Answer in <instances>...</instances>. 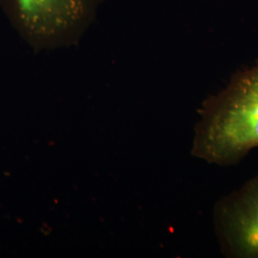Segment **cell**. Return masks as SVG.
I'll list each match as a JSON object with an SVG mask.
<instances>
[{
    "label": "cell",
    "mask_w": 258,
    "mask_h": 258,
    "mask_svg": "<svg viewBox=\"0 0 258 258\" xmlns=\"http://www.w3.org/2000/svg\"><path fill=\"white\" fill-rule=\"evenodd\" d=\"M194 129L191 155L210 165H237L258 148V61L208 97Z\"/></svg>",
    "instance_id": "obj_1"
},
{
    "label": "cell",
    "mask_w": 258,
    "mask_h": 258,
    "mask_svg": "<svg viewBox=\"0 0 258 258\" xmlns=\"http://www.w3.org/2000/svg\"><path fill=\"white\" fill-rule=\"evenodd\" d=\"M102 0H0V10L36 51L77 44L94 24Z\"/></svg>",
    "instance_id": "obj_2"
},
{
    "label": "cell",
    "mask_w": 258,
    "mask_h": 258,
    "mask_svg": "<svg viewBox=\"0 0 258 258\" xmlns=\"http://www.w3.org/2000/svg\"><path fill=\"white\" fill-rule=\"evenodd\" d=\"M212 222L223 255L258 258V175L216 202Z\"/></svg>",
    "instance_id": "obj_3"
}]
</instances>
